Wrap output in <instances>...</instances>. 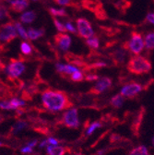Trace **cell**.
<instances>
[{"label":"cell","mask_w":154,"mask_h":155,"mask_svg":"<svg viewBox=\"0 0 154 155\" xmlns=\"http://www.w3.org/2000/svg\"><path fill=\"white\" fill-rule=\"evenodd\" d=\"M42 102L45 109L54 112L68 110L73 106L67 94L57 90H45L42 93Z\"/></svg>","instance_id":"cell-1"},{"label":"cell","mask_w":154,"mask_h":155,"mask_svg":"<svg viewBox=\"0 0 154 155\" xmlns=\"http://www.w3.org/2000/svg\"><path fill=\"white\" fill-rule=\"evenodd\" d=\"M127 70L136 75L147 74L151 70V63L144 56L136 55L132 57L127 63Z\"/></svg>","instance_id":"cell-2"},{"label":"cell","mask_w":154,"mask_h":155,"mask_svg":"<svg viewBox=\"0 0 154 155\" xmlns=\"http://www.w3.org/2000/svg\"><path fill=\"white\" fill-rule=\"evenodd\" d=\"M61 123L68 128H78L80 127L78 110L76 108L68 109L66 113H64Z\"/></svg>","instance_id":"cell-3"},{"label":"cell","mask_w":154,"mask_h":155,"mask_svg":"<svg viewBox=\"0 0 154 155\" xmlns=\"http://www.w3.org/2000/svg\"><path fill=\"white\" fill-rule=\"evenodd\" d=\"M127 50H130L133 54H139L144 49V42L142 35L137 31H132L130 40L126 43Z\"/></svg>","instance_id":"cell-4"},{"label":"cell","mask_w":154,"mask_h":155,"mask_svg":"<svg viewBox=\"0 0 154 155\" xmlns=\"http://www.w3.org/2000/svg\"><path fill=\"white\" fill-rule=\"evenodd\" d=\"M17 37V31L13 22H7L0 27V41L10 43Z\"/></svg>","instance_id":"cell-5"},{"label":"cell","mask_w":154,"mask_h":155,"mask_svg":"<svg viewBox=\"0 0 154 155\" xmlns=\"http://www.w3.org/2000/svg\"><path fill=\"white\" fill-rule=\"evenodd\" d=\"M77 26H78L79 34L82 38L89 39L94 35V31L90 25V22L84 18H77Z\"/></svg>","instance_id":"cell-6"},{"label":"cell","mask_w":154,"mask_h":155,"mask_svg":"<svg viewBox=\"0 0 154 155\" xmlns=\"http://www.w3.org/2000/svg\"><path fill=\"white\" fill-rule=\"evenodd\" d=\"M25 70L24 64L20 61L11 58L10 64L8 67V73L9 75V78H13V79H17L18 77H20Z\"/></svg>","instance_id":"cell-7"},{"label":"cell","mask_w":154,"mask_h":155,"mask_svg":"<svg viewBox=\"0 0 154 155\" xmlns=\"http://www.w3.org/2000/svg\"><path fill=\"white\" fill-rule=\"evenodd\" d=\"M112 86V80L108 77H103L100 78L98 80V82L95 84V86H93L90 91V93L93 94V95H98L102 92H103L105 90L109 89Z\"/></svg>","instance_id":"cell-8"},{"label":"cell","mask_w":154,"mask_h":155,"mask_svg":"<svg viewBox=\"0 0 154 155\" xmlns=\"http://www.w3.org/2000/svg\"><path fill=\"white\" fill-rule=\"evenodd\" d=\"M141 91H142V86L139 83L131 82L123 87V89L121 90V95L126 96L127 98L133 99L134 97L138 95Z\"/></svg>","instance_id":"cell-9"},{"label":"cell","mask_w":154,"mask_h":155,"mask_svg":"<svg viewBox=\"0 0 154 155\" xmlns=\"http://www.w3.org/2000/svg\"><path fill=\"white\" fill-rule=\"evenodd\" d=\"M54 44L62 51L66 52L68 50L71 45V38L64 33H57L54 35Z\"/></svg>","instance_id":"cell-10"},{"label":"cell","mask_w":154,"mask_h":155,"mask_svg":"<svg viewBox=\"0 0 154 155\" xmlns=\"http://www.w3.org/2000/svg\"><path fill=\"white\" fill-rule=\"evenodd\" d=\"M81 5L83 8H86L93 13L99 8L103 7V4L101 3V1H98V0H82Z\"/></svg>","instance_id":"cell-11"},{"label":"cell","mask_w":154,"mask_h":155,"mask_svg":"<svg viewBox=\"0 0 154 155\" xmlns=\"http://www.w3.org/2000/svg\"><path fill=\"white\" fill-rule=\"evenodd\" d=\"M126 54V50H122V49L121 50H116V51H114V52H113L111 54L112 60L116 66H119V65L124 63Z\"/></svg>","instance_id":"cell-12"},{"label":"cell","mask_w":154,"mask_h":155,"mask_svg":"<svg viewBox=\"0 0 154 155\" xmlns=\"http://www.w3.org/2000/svg\"><path fill=\"white\" fill-rule=\"evenodd\" d=\"M69 151V149L60 146H50L46 149L47 155H66Z\"/></svg>","instance_id":"cell-13"},{"label":"cell","mask_w":154,"mask_h":155,"mask_svg":"<svg viewBox=\"0 0 154 155\" xmlns=\"http://www.w3.org/2000/svg\"><path fill=\"white\" fill-rule=\"evenodd\" d=\"M113 6L119 12H121L122 14H125L126 10L130 8L131 2L128 1V0H118V1L113 3Z\"/></svg>","instance_id":"cell-14"},{"label":"cell","mask_w":154,"mask_h":155,"mask_svg":"<svg viewBox=\"0 0 154 155\" xmlns=\"http://www.w3.org/2000/svg\"><path fill=\"white\" fill-rule=\"evenodd\" d=\"M45 33L44 29H40V30H35L33 28H30L27 31V35H28V39L31 41L36 40V39L40 38L42 36H44Z\"/></svg>","instance_id":"cell-15"},{"label":"cell","mask_w":154,"mask_h":155,"mask_svg":"<svg viewBox=\"0 0 154 155\" xmlns=\"http://www.w3.org/2000/svg\"><path fill=\"white\" fill-rule=\"evenodd\" d=\"M29 4H30L29 0H28V1H21V2H18V3L11 4L10 10H12L14 12H17V13L22 12L24 9H26L28 8Z\"/></svg>","instance_id":"cell-16"},{"label":"cell","mask_w":154,"mask_h":155,"mask_svg":"<svg viewBox=\"0 0 154 155\" xmlns=\"http://www.w3.org/2000/svg\"><path fill=\"white\" fill-rule=\"evenodd\" d=\"M35 18H36V13L34 11H27L21 16L20 21L23 23H31Z\"/></svg>","instance_id":"cell-17"},{"label":"cell","mask_w":154,"mask_h":155,"mask_svg":"<svg viewBox=\"0 0 154 155\" xmlns=\"http://www.w3.org/2000/svg\"><path fill=\"white\" fill-rule=\"evenodd\" d=\"M111 105L114 108H120L123 106V104H124V97L121 95V94H116L114 95L113 98L111 99V102H110Z\"/></svg>","instance_id":"cell-18"},{"label":"cell","mask_w":154,"mask_h":155,"mask_svg":"<svg viewBox=\"0 0 154 155\" xmlns=\"http://www.w3.org/2000/svg\"><path fill=\"white\" fill-rule=\"evenodd\" d=\"M129 155H149V153L148 149L144 145H141V146H139L137 148L133 149L130 151Z\"/></svg>","instance_id":"cell-19"},{"label":"cell","mask_w":154,"mask_h":155,"mask_svg":"<svg viewBox=\"0 0 154 155\" xmlns=\"http://www.w3.org/2000/svg\"><path fill=\"white\" fill-rule=\"evenodd\" d=\"M49 12L53 17H67V13L64 8H50Z\"/></svg>","instance_id":"cell-20"},{"label":"cell","mask_w":154,"mask_h":155,"mask_svg":"<svg viewBox=\"0 0 154 155\" xmlns=\"http://www.w3.org/2000/svg\"><path fill=\"white\" fill-rule=\"evenodd\" d=\"M153 39H154V33L153 31H150L149 33L147 34L146 38H145V45L148 50H153L154 47V44H153Z\"/></svg>","instance_id":"cell-21"},{"label":"cell","mask_w":154,"mask_h":155,"mask_svg":"<svg viewBox=\"0 0 154 155\" xmlns=\"http://www.w3.org/2000/svg\"><path fill=\"white\" fill-rule=\"evenodd\" d=\"M86 45L88 46H90V48L93 49H98L100 46V43H99V39L97 36H93L91 38H89L86 41Z\"/></svg>","instance_id":"cell-22"},{"label":"cell","mask_w":154,"mask_h":155,"mask_svg":"<svg viewBox=\"0 0 154 155\" xmlns=\"http://www.w3.org/2000/svg\"><path fill=\"white\" fill-rule=\"evenodd\" d=\"M143 113H144V111H143V112L140 111V112L139 113L138 117H137L136 119H135V121H134V123H133V125H132V129H133V132H134V133L139 131V125L141 124V122H142V120H143Z\"/></svg>","instance_id":"cell-23"},{"label":"cell","mask_w":154,"mask_h":155,"mask_svg":"<svg viewBox=\"0 0 154 155\" xmlns=\"http://www.w3.org/2000/svg\"><path fill=\"white\" fill-rule=\"evenodd\" d=\"M70 80L72 81H75V82H80L84 80V75L79 69V70H77L76 72H74L70 75Z\"/></svg>","instance_id":"cell-24"},{"label":"cell","mask_w":154,"mask_h":155,"mask_svg":"<svg viewBox=\"0 0 154 155\" xmlns=\"http://www.w3.org/2000/svg\"><path fill=\"white\" fill-rule=\"evenodd\" d=\"M9 104L11 105L12 110H17L18 108H20V107L25 105V102L24 101L20 100V99H18V98H12L9 101Z\"/></svg>","instance_id":"cell-25"},{"label":"cell","mask_w":154,"mask_h":155,"mask_svg":"<svg viewBox=\"0 0 154 155\" xmlns=\"http://www.w3.org/2000/svg\"><path fill=\"white\" fill-rule=\"evenodd\" d=\"M94 14H95L96 18H97L98 19H100V21H105V19L108 18L107 13H106V11L104 10L103 6L101 7V8H99L97 10H96V11L94 12Z\"/></svg>","instance_id":"cell-26"},{"label":"cell","mask_w":154,"mask_h":155,"mask_svg":"<svg viewBox=\"0 0 154 155\" xmlns=\"http://www.w3.org/2000/svg\"><path fill=\"white\" fill-rule=\"evenodd\" d=\"M26 127H27V123L25 121L21 120V121H18L16 124L13 125V127L11 128V131L13 133H17V132L21 131V130H22V129H24Z\"/></svg>","instance_id":"cell-27"},{"label":"cell","mask_w":154,"mask_h":155,"mask_svg":"<svg viewBox=\"0 0 154 155\" xmlns=\"http://www.w3.org/2000/svg\"><path fill=\"white\" fill-rule=\"evenodd\" d=\"M100 127H102V124H101L100 122L96 121V122L91 123V124L89 125V127H88V129H87V132H86L87 136H90L96 129H98V128H100Z\"/></svg>","instance_id":"cell-28"},{"label":"cell","mask_w":154,"mask_h":155,"mask_svg":"<svg viewBox=\"0 0 154 155\" xmlns=\"http://www.w3.org/2000/svg\"><path fill=\"white\" fill-rule=\"evenodd\" d=\"M21 52L24 55H31V53H32V49L31 47V45L26 43V42H22L21 43Z\"/></svg>","instance_id":"cell-29"},{"label":"cell","mask_w":154,"mask_h":155,"mask_svg":"<svg viewBox=\"0 0 154 155\" xmlns=\"http://www.w3.org/2000/svg\"><path fill=\"white\" fill-rule=\"evenodd\" d=\"M15 28L18 30V33H20V35L21 36V38H23L24 40H29L26 31L24 30V28L21 26V24L20 22H16V23H15Z\"/></svg>","instance_id":"cell-30"},{"label":"cell","mask_w":154,"mask_h":155,"mask_svg":"<svg viewBox=\"0 0 154 155\" xmlns=\"http://www.w3.org/2000/svg\"><path fill=\"white\" fill-rule=\"evenodd\" d=\"M6 18H9V12L7 7L0 5V21Z\"/></svg>","instance_id":"cell-31"},{"label":"cell","mask_w":154,"mask_h":155,"mask_svg":"<svg viewBox=\"0 0 154 155\" xmlns=\"http://www.w3.org/2000/svg\"><path fill=\"white\" fill-rule=\"evenodd\" d=\"M53 19H54V25H55V27H56V29L58 30L59 31H61V32H64V31H67V29H66V27H65V25H63V23L62 22H60L58 19H57L55 17H54L53 18Z\"/></svg>","instance_id":"cell-32"},{"label":"cell","mask_w":154,"mask_h":155,"mask_svg":"<svg viewBox=\"0 0 154 155\" xmlns=\"http://www.w3.org/2000/svg\"><path fill=\"white\" fill-rule=\"evenodd\" d=\"M84 79L87 81H98L100 79V77L97 74H88Z\"/></svg>","instance_id":"cell-33"},{"label":"cell","mask_w":154,"mask_h":155,"mask_svg":"<svg viewBox=\"0 0 154 155\" xmlns=\"http://www.w3.org/2000/svg\"><path fill=\"white\" fill-rule=\"evenodd\" d=\"M0 108L3 110H12L9 101H2L0 102Z\"/></svg>","instance_id":"cell-34"},{"label":"cell","mask_w":154,"mask_h":155,"mask_svg":"<svg viewBox=\"0 0 154 155\" xmlns=\"http://www.w3.org/2000/svg\"><path fill=\"white\" fill-rule=\"evenodd\" d=\"M54 2L61 6H70L72 0H54Z\"/></svg>","instance_id":"cell-35"},{"label":"cell","mask_w":154,"mask_h":155,"mask_svg":"<svg viewBox=\"0 0 154 155\" xmlns=\"http://www.w3.org/2000/svg\"><path fill=\"white\" fill-rule=\"evenodd\" d=\"M66 29H67V31H70V32H72V33H76L77 32V30L75 29V27L72 25V23L71 22H67V24H66Z\"/></svg>","instance_id":"cell-36"},{"label":"cell","mask_w":154,"mask_h":155,"mask_svg":"<svg viewBox=\"0 0 154 155\" xmlns=\"http://www.w3.org/2000/svg\"><path fill=\"white\" fill-rule=\"evenodd\" d=\"M47 140V144H51V145H53V146H56L57 144H59L61 141L60 140H56V139H54V138H49L48 140Z\"/></svg>","instance_id":"cell-37"},{"label":"cell","mask_w":154,"mask_h":155,"mask_svg":"<svg viewBox=\"0 0 154 155\" xmlns=\"http://www.w3.org/2000/svg\"><path fill=\"white\" fill-rule=\"evenodd\" d=\"M145 21H146V22H149V23H150V24H153V23H154V16H153V13H152V12H150V13H149V14L147 15Z\"/></svg>","instance_id":"cell-38"},{"label":"cell","mask_w":154,"mask_h":155,"mask_svg":"<svg viewBox=\"0 0 154 155\" xmlns=\"http://www.w3.org/2000/svg\"><path fill=\"white\" fill-rule=\"evenodd\" d=\"M21 152L22 153H31L32 152V148H31L29 146H26V147L21 149Z\"/></svg>","instance_id":"cell-39"},{"label":"cell","mask_w":154,"mask_h":155,"mask_svg":"<svg viewBox=\"0 0 154 155\" xmlns=\"http://www.w3.org/2000/svg\"><path fill=\"white\" fill-rule=\"evenodd\" d=\"M37 143H38V140H33L32 141H31V142H30V143L28 144V146L33 149V148H34V147H35V146L37 145Z\"/></svg>","instance_id":"cell-40"},{"label":"cell","mask_w":154,"mask_h":155,"mask_svg":"<svg viewBox=\"0 0 154 155\" xmlns=\"http://www.w3.org/2000/svg\"><path fill=\"white\" fill-rule=\"evenodd\" d=\"M6 2L14 4V3H18V2H21V1H28V0H5Z\"/></svg>","instance_id":"cell-41"},{"label":"cell","mask_w":154,"mask_h":155,"mask_svg":"<svg viewBox=\"0 0 154 155\" xmlns=\"http://www.w3.org/2000/svg\"><path fill=\"white\" fill-rule=\"evenodd\" d=\"M105 153H106V150H99V151L96 152L94 155H104Z\"/></svg>","instance_id":"cell-42"},{"label":"cell","mask_w":154,"mask_h":155,"mask_svg":"<svg viewBox=\"0 0 154 155\" xmlns=\"http://www.w3.org/2000/svg\"><path fill=\"white\" fill-rule=\"evenodd\" d=\"M46 145H47V140H44V141L40 144V147H41V148H44V147L46 146Z\"/></svg>","instance_id":"cell-43"},{"label":"cell","mask_w":154,"mask_h":155,"mask_svg":"<svg viewBox=\"0 0 154 155\" xmlns=\"http://www.w3.org/2000/svg\"><path fill=\"white\" fill-rule=\"evenodd\" d=\"M3 120H4V119H3V116H2L1 114H0V123H1Z\"/></svg>","instance_id":"cell-44"},{"label":"cell","mask_w":154,"mask_h":155,"mask_svg":"<svg viewBox=\"0 0 154 155\" xmlns=\"http://www.w3.org/2000/svg\"><path fill=\"white\" fill-rule=\"evenodd\" d=\"M75 155H82V153H80V152H79V153H76Z\"/></svg>","instance_id":"cell-45"},{"label":"cell","mask_w":154,"mask_h":155,"mask_svg":"<svg viewBox=\"0 0 154 155\" xmlns=\"http://www.w3.org/2000/svg\"><path fill=\"white\" fill-rule=\"evenodd\" d=\"M0 146H3V143L2 142H0Z\"/></svg>","instance_id":"cell-46"},{"label":"cell","mask_w":154,"mask_h":155,"mask_svg":"<svg viewBox=\"0 0 154 155\" xmlns=\"http://www.w3.org/2000/svg\"><path fill=\"white\" fill-rule=\"evenodd\" d=\"M33 1H37V0H33Z\"/></svg>","instance_id":"cell-47"},{"label":"cell","mask_w":154,"mask_h":155,"mask_svg":"<svg viewBox=\"0 0 154 155\" xmlns=\"http://www.w3.org/2000/svg\"><path fill=\"white\" fill-rule=\"evenodd\" d=\"M98 1H100V0H98Z\"/></svg>","instance_id":"cell-48"}]
</instances>
